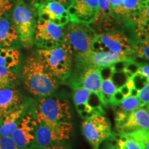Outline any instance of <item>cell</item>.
Returning a JSON list of instances; mask_svg holds the SVG:
<instances>
[{
  "instance_id": "26",
  "label": "cell",
  "mask_w": 149,
  "mask_h": 149,
  "mask_svg": "<svg viewBox=\"0 0 149 149\" xmlns=\"http://www.w3.org/2000/svg\"><path fill=\"white\" fill-rule=\"evenodd\" d=\"M17 81V75L13 70L0 66V89L13 87Z\"/></svg>"
},
{
  "instance_id": "40",
  "label": "cell",
  "mask_w": 149,
  "mask_h": 149,
  "mask_svg": "<svg viewBox=\"0 0 149 149\" xmlns=\"http://www.w3.org/2000/svg\"><path fill=\"white\" fill-rule=\"evenodd\" d=\"M146 109L148 110V111L149 112V103L146 105Z\"/></svg>"
},
{
  "instance_id": "1",
  "label": "cell",
  "mask_w": 149,
  "mask_h": 149,
  "mask_svg": "<svg viewBox=\"0 0 149 149\" xmlns=\"http://www.w3.org/2000/svg\"><path fill=\"white\" fill-rule=\"evenodd\" d=\"M22 77L26 90L39 97L51 95L61 83L44 66L36 55L26 59L22 68Z\"/></svg>"
},
{
  "instance_id": "28",
  "label": "cell",
  "mask_w": 149,
  "mask_h": 149,
  "mask_svg": "<svg viewBox=\"0 0 149 149\" xmlns=\"http://www.w3.org/2000/svg\"><path fill=\"white\" fill-rule=\"evenodd\" d=\"M137 141L141 149H149V129L141 130L124 135Z\"/></svg>"
},
{
  "instance_id": "9",
  "label": "cell",
  "mask_w": 149,
  "mask_h": 149,
  "mask_svg": "<svg viewBox=\"0 0 149 149\" xmlns=\"http://www.w3.org/2000/svg\"><path fill=\"white\" fill-rule=\"evenodd\" d=\"M73 101L75 109L84 120L97 115H104L102 100L95 93L84 88L73 90Z\"/></svg>"
},
{
  "instance_id": "22",
  "label": "cell",
  "mask_w": 149,
  "mask_h": 149,
  "mask_svg": "<svg viewBox=\"0 0 149 149\" xmlns=\"http://www.w3.org/2000/svg\"><path fill=\"white\" fill-rule=\"evenodd\" d=\"M19 40L16 27L6 18L0 19V46L11 48Z\"/></svg>"
},
{
  "instance_id": "31",
  "label": "cell",
  "mask_w": 149,
  "mask_h": 149,
  "mask_svg": "<svg viewBox=\"0 0 149 149\" xmlns=\"http://www.w3.org/2000/svg\"><path fill=\"white\" fill-rule=\"evenodd\" d=\"M141 107H144L149 103V83H147L138 91L137 95Z\"/></svg>"
},
{
  "instance_id": "21",
  "label": "cell",
  "mask_w": 149,
  "mask_h": 149,
  "mask_svg": "<svg viewBox=\"0 0 149 149\" xmlns=\"http://www.w3.org/2000/svg\"><path fill=\"white\" fill-rule=\"evenodd\" d=\"M115 110V128L122 124L132 112L141 107L139 99L137 96L130 95L125 97L120 104L114 107Z\"/></svg>"
},
{
  "instance_id": "5",
  "label": "cell",
  "mask_w": 149,
  "mask_h": 149,
  "mask_svg": "<svg viewBox=\"0 0 149 149\" xmlns=\"http://www.w3.org/2000/svg\"><path fill=\"white\" fill-rule=\"evenodd\" d=\"M73 130L71 121L53 124L37 123L33 149H41L68 140L71 137Z\"/></svg>"
},
{
  "instance_id": "20",
  "label": "cell",
  "mask_w": 149,
  "mask_h": 149,
  "mask_svg": "<svg viewBox=\"0 0 149 149\" xmlns=\"http://www.w3.org/2000/svg\"><path fill=\"white\" fill-rule=\"evenodd\" d=\"M102 77L101 92L103 98L104 107H107L108 104L111 103L112 97L116 91L117 87L115 84L113 79L114 70L113 65L100 68Z\"/></svg>"
},
{
  "instance_id": "15",
  "label": "cell",
  "mask_w": 149,
  "mask_h": 149,
  "mask_svg": "<svg viewBox=\"0 0 149 149\" xmlns=\"http://www.w3.org/2000/svg\"><path fill=\"white\" fill-rule=\"evenodd\" d=\"M36 5L39 19L65 26L70 22L67 9L56 0H47Z\"/></svg>"
},
{
  "instance_id": "18",
  "label": "cell",
  "mask_w": 149,
  "mask_h": 149,
  "mask_svg": "<svg viewBox=\"0 0 149 149\" xmlns=\"http://www.w3.org/2000/svg\"><path fill=\"white\" fill-rule=\"evenodd\" d=\"M29 103H22L0 120V135H11L27 113Z\"/></svg>"
},
{
  "instance_id": "7",
  "label": "cell",
  "mask_w": 149,
  "mask_h": 149,
  "mask_svg": "<svg viewBox=\"0 0 149 149\" xmlns=\"http://www.w3.org/2000/svg\"><path fill=\"white\" fill-rule=\"evenodd\" d=\"M12 17L22 45L26 48L31 47L34 44L36 26L32 10L23 1H19L13 11Z\"/></svg>"
},
{
  "instance_id": "37",
  "label": "cell",
  "mask_w": 149,
  "mask_h": 149,
  "mask_svg": "<svg viewBox=\"0 0 149 149\" xmlns=\"http://www.w3.org/2000/svg\"><path fill=\"white\" fill-rule=\"evenodd\" d=\"M57 1H58L59 3H60L61 4H62L65 8H67L70 4H72L75 0H56Z\"/></svg>"
},
{
  "instance_id": "35",
  "label": "cell",
  "mask_w": 149,
  "mask_h": 149,
  "mask_svg": "<svg viewBox=\"0 0 149 149\" xmlns=\"http://www.w3.org/2000/svg\"><path fill=\"white\" fill-rule=\"evenodd\" d=\"M137 72L141 74L146 79V82L149 83V64L148 63H142L139 64V69Z\"/></svg>"
},
{
  "instance_id": "17",
  "label": "cell",
  "mask_w": 149,
  "mask_h": 149,
  "mask_svg": "<svg viewBox=\"0 0 149 149\" xmlns=\"http://www.w3.org/2000/svg\"><path fill=\"white\" fill-rule=\"evenodd\" d=\"M128 23L133 29L135 40H149V0H144L142 8Z\"/></svg>"
},
{
  "instance_id": "24",
  "label": "cell",
  "mask_w": 149,
  "mask_h": 149,
  "mask_svg": "<svg viewBox=\"0 0 149 149\" xmlns=\"http://www.w3.org/2000/svg\"><path fill=\"white\" fill-rule=\"evenodd\" d=\"M20 63V53L13 48L0 46V66L8 69L17 68Z\"/></svg>"
},
{
  "instance_id": "39",
  "label": "cell",
  "mask_w": 149,
  "mask_h": 149,
  "mask_svg": "<svg viewBox=\"0 0 149 149\" xmlns=\"http://www.w3.org/2000/svg\"><path fill=\"white\" fill-rule=\"evenodd\" d=\"M35 1H37V3H36V4H38V3H42V2H44V1H47V0H35Z\"/></svg>"
},
{
  "instance_id": "25",
  "label": "cell",
  "mask_w": 149,
  "mask_h": 149,
  "mask_svg": "<svg viewBox=\"0 0 149 149\" xmlns=\"http://www.w3.org/2000/svg\"><path fill=\"white\" fill-rule=\"evenodd\" d=\"M144 0H124L119 17L129 22L132 17L141 10Z\"/></svg>"
},
{
  "instance_id": "38",
  "label": "cell",
  "mask_w": 149,
  "mask_h": 149,
  "mask_svg": "<svg viewBox=\"0 0 149 149\" xmlns=\"http://www.w3.org/2000/svg\"><path fill=\"white\" fill-rule=\"evenodd\" d=\"M109 149H119L118 147H117L116 143L115 144H111L110 147L109 148Z\"/></svg>"
},
{
  "instance_id": "11",
  "label": "cell",
  "mask_w": 149,
  "mask_h": 149,
  "mask_svg": "<svg viewBox=\"0 0 149 149\" xmlns=\"http://www.w3.org/2000/svg\"><path fill=\"white\" fill-rule=\"evenodd\" d=\"M75 66L77 70L86 68H101L109 66L121 60H124L133 57H128L110 52L89 51L74 57Z\"/></svg>"
},
{
  "instance_id": "10",
  "label": "cell",
  "mask_w": 149,
  "mask_h": 149,
  "mask_svg": "<svg viewBox=\"0 0 149 149\" xmlns=\"http://www.w3.org/2000/svg\"><path fill=\"white\" fill-rule=\"evenodd\" d=\"M64 26L38 19L35 26L34 44L40 49L57 46L62 43Z\"/></svg>"
},
{
  "instance_id": "30",
  "label": "cell",
  "mask_w": 149,
  "mask_h": 149,
  "mask_svg": "<svg viewBox=\"0 0 149 149\" xmlns=\"http://www.w3.org/2000/svg\"><path fill=\"white\" fill-rule=\"evenodd\" d=\"M139 63L135 61L133 58H130L126 60L123 72L128 79L137 72L139 69Z\"/></svg>"
},
{
  "instance_id": "33",
  "label": "cell",
  "mask_w": 149,
  "mask_h": 149,
  "mask_svg": "<svg viewBox=\"0 0 149 149\" xmlns=\"http://www.w3.org/2000/svg\"><path fill=\"white\" fill-rule=\"evenodd\" d=\"M13 6V0H0V19L11 10Z\"/></svg>"
},
{
  "instance_id": "14",
  "label": "cell",
  "mask_w": 149,
  "mask_h": 149,
  "mask_svg": "<svg viewBox=\"0 0 149 149\" xmlns=\"http://www.w3.org/2000/svg\"><path fill=\"white\" fill-rule=\"evenodd\" d=\"M70 22L90 24L94 22L99 10L98 0H75L66 8Z\"/></svg>"
},
{
  "instance_id": "6",
  "label": "cell",
  "mask_w": 149,
  "mask_h": 149,
  "mask_svg": "<svg viewBox=\"0 0 149 149\" xmlns=\"http://www.w3.org/2000/svg\"><path fill=\"white\" fill-rule=\"evenodd\" d=\"M97 33L88 24L71 23L64 29L63 42L70 48L73 57L91 51Z\"/></svg>"
},
{
  "instance_id": "3",
  "label": "cell",
  "mask_w": 149,
  "mask_h": 149,
  "mask_svg": "<svg viewBox=\"0 0 149 149\" xmlns=\"http://www.w3.org/2000/svg\"><path fill=\"white\" fill-rule=\"evenodd\" d=\"M37 123L53 124L70 122L71 105L68 99L59 97H40L34 109Z\"/></svg>"
},
{
  "instance_id": "19",
  "label": "cell",
  "mask_w": 149,
  "mask_h": 149,
  "mask_svg": "<svg viewBox=\"0 0 149 149\" xmlns=\"http://www.w3.org/2000/svg\"><path fill=\"white\" fill-rule=\"evenodd\" d=\"M22 103L23 98L17 89L13 87L0 89V120Z\"/></svg>"
},
{
  "instance_id": "29",
  "label": "cell",
  "mask_w": 149,
  "mask_h": 149,
  "mask_svg": "<svg viewBox=\"0 0 149 149\" xmlns=\"http://www.w3.org/2000/svg\"><path fill=\"white\" fill-rule=\"evenodd\" d=\"M119 138L116 139V144L119 149H141L137 141L131 137L124 135H119Z\"/></svg>"
},
{
  "instance_id": "23",
  "label": "cell",
  "mask_w": 149,
  "mask_h": 149,
  "mask_svg": "<svg viewBox=\"0 0 149 149\" xmlns=\"http://www.w3.org/2000/svg\"><path fill=\"white\" fill-rule=\"evenodd\" d=\"M99 10L94 22L99 28L111 26L115 20V15L109 0H98Z\"/></svg>"
},
{
  "instance_id": "8",
  "label": "cell",
  "mask_w": 149,
  "mask_h": 149,
  "mask_svg": "<svg viewBox=\"0 0 149 149\" xmlns=\"http://www.w3.org/2000/svg\"><path fill=\"white\" fill-rule=\"evenodd\" d=\"M81 130L93 149H100V146L103 141L114 135L111 122L104 115H95L84 120Z\"/></svg>"
},
{
  "instance_id": "4",
  "label": "cell",
  "mask_w": 149,
  "mask_h": 149,
  "mask_svg": "<svg viewBox=\"0 0 149 149\" xmlns=\"http://www.w3.org/2000/svg\"><path fill=\"white\" fill-rule=\"evenodd\" d=\"M134 43L123 32L119 31H107L96 34L92 44V51L110 52L115 54L133 57Z\"/></svg>"
},
{
  "instance_id": "36",
  "label": "cell",
  "mask_w": 149,
  "mask_h": 149,
  "mask_svg": "<svg viewBox=\"0 0 149 149\" xmlns=\"http://www.w3.org/2000/svg\"><path fill=\"white\" fill-rule=\"evenodd\" d=\"M41 149H68V148H67L66 146H63L62 144H61L60 143H59V144L51 145V146H46L45 148H43Z\"/></svg>"
},
{
  "instance_id": "12",
  "label": "cell",
  "mask_w": 149,
  "mask_h": 149,
  "mask_svg": "<svg viewBox=\"0 0 149 149\" xmlns=\"http://www.w3.org/2000/svg\"><path fill=\"white\" fill-rule=\"evenodd\" d=\"M37 126L34 109L28 111L10 135L18 149H33Z\"/></svg>"
},
{
  "instance_id": "34",
  "label": "cell",
  "mask_w": 149,
  "mask_h": 149,
  "mask_svg": "<svg viewBox=\"0 0 149 149\" xmlns=\"http://www.w3.org/2000/svg\"><path fill=\"white\" fill-rule=\"evenodd\" d=\"M124 98H125V97L124 96V95L122 94V93L121 92L119 89H117V90L114 93L113 97H112L111 102L110 104H111L112 107H114L115 106L120 104L121 102L124 100Z\"/></svg>"
},
{
  "instance_id": "2",
  "label": "cell",
  "mask_w": 149,
  "mask_h": 149,
  "mask_svg": "<svg viewBox=\"0 0 149 149\" xmlns=\"http://www.w3.org/2000/svg\"><path fill=\"white\" fill-rule=\"evenodd\" d=\"M35 55L46 69L61 82L68 80L72 73L73 55L64 42L51 48H39Z\"/></svg>"
},
{
  "instance_id": "16",
  "label": "cell",
  "mask_w": 149,
  "mask_h": 149,
  "mask_svg": "<svg viewBox=\"0 0 149 149\" xmlns=\"http://www.w3.org/2000/svg\"><path fill=\"white\" fill-rule=\"evenodd\" d=\"M116 129L119 135H128L138 130L149 129L148 110L144 107L135 110Z\"/></svg>"
},
{
  "instance_id": "32",
  "label": "cell",
  "mask_w": 149,
  "mask_h": 149,
  "mask_svg": "<svg viewBox=\"0 0 149 149\" xmlns=\"http://www.w3.org/2000/svg\"><path fill=\"white\" fill-rule=\"evenodd\" d=\"M0 149H18L10 135H0Z\"/></svg>"
},
{
  "instance_id": "13",
  "label": "cell",
  "mask_w": 149,
  "mask_h": 149,
  "mask_svg": "<svg viewBox=\"0 0 149 149\" xmlns=\"http://www.w3.org/2000/svg\"><path fill=\"white\" fill-rule=\"evenodd\" d=\"M68 79V85L72 90L78 88L87 89L97 95L104 104L101 92L102 77L100 68H91L77 70L74 73L72 72Z\"/></svg>"
},
{
  "instance_id": "27",
  "label": "cell",
  "mask_w": 149,
  "mask_h": 149,
  "mask_svg": "<svg viewBox=\"0 0 149 149\" xmlns=\"http://www.w3.org/2000/svg\"><path fill=\"white\" fill-rule=\"evenodd\" d=\"M134 55L139 58L149 61V40H135Z\"/></svg>"
}]
</instances>
